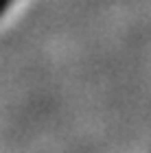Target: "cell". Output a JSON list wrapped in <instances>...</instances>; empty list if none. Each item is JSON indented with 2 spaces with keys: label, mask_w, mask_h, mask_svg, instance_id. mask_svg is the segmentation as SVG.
Instances as JSON below:
<instances>
[{
  "label": "cell",
  "mask_w": 151,
  "mask_h": 153,
  "mask_svg": "<svg viewBox=\"0 0 151 153\" xmlns=\"http://www.w3.org/2000/svg\"><path fill=\"white\" fill-rule=\"evenodd\" d=\"M7 2H11V0H0V11H2L4 7H7Z\"/></svg>",
  "instance_id": "6da1fadb"
}]
</instances>
